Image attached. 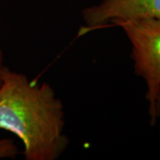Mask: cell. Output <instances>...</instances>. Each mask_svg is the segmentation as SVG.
I'll return each instance as SVG.
<instances>
[{
	"instance_id": "cell-4",
	"label": "cell",
	"mask_w": 160,
	"mask_h": 160,
	"mask_svg": "<svg viewBox=\"0 0 160 160\" xmlns=\"http://www.w3.org/2000/svg\"><path fill=\"white\" fill-rule=\"evenodd\" d=\"M19 154L20 150L12 139H0V159L15 158Z\"/></svg>"
},
{
	"instance_id": "cell-5",
	"label": "cell",
	"mask_w": 160,
	"mask_h": 160,
	"mask_svg": "<svg viewBox=\"0 0 160 160\" xmlns=\"http://www.w3.org/2000/svg\"><path fill=\"white\" fill-rule=\"evenodd\" d=\"M5 67H6V65L4 62V53H3L2 48L0 46V84H1V80H2V73H3Z\"/></svg>"
},
{
	"instance_id": "cell-6",
	"label": "cell",
	"mask_w": 160,
	"mask_h": 160,
	"mask_svg": "<svg viewBox=\"0 0 160 160\" xmlns=\"http://www.w3.org/2000/svg\"><path fill=\"white\" fill-rule=\"evenodd\" d=\"M156 113H157V117L159 118L160 117V88L158 90V93L157 96V100H156Z\"/></svg>"
},
{
	"instance_id": "cell-2",
	"label": "cell",
	"mask_w": 160,
	"mask_h": 160,
	"mask_svg": "<svg viewBox=\"0 0 160 160\" xmlns=\"http://www.w3.org/2000/svg\"><path fill=\"white\" fill-rule=\"evenodd\" d=\"M114 26L123 29L131 43L134 71L147 85L145 96L149 102L150 124L154 126L158 119L156 100L160 88V19L121 21Z\"/></svg>"
},
{
	"instance_id": "cell-1",
	"label": "cell",
	"mask_w": 160,
	"mask_h": 160,
	"mask_svg": "<svg viewBox=\"0 0 160 160\" xmlns=\"http://www.w3.org/2000/svg\"><path fill=\"white\" fill-rule=\"evenodd\" d=\"M62 102L47 83L5 67L0 84V129L23 144L26 160H56L67 149Z\"/></svg>"
},
{
	"instance_id": "cell-3",
	"label": "cell",
	"mask_w": 160,
	"mask_h": 160,
	"mask_svg": "<svg viewBox=\"0 0 160 160\" xmlns=\"http://www.w3.org/2000/svg\"><path fill=\"white\" fill-rule=\"evenodd\" d=\"M84 26L80 34L111 27L121 21L160 19V0H102L82 12Z\"/></svg>"
}]
</instances>
